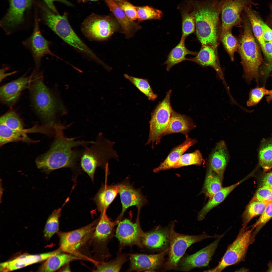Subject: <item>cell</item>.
Returning a JSON list of instances; mask_svg holds the SVG:
<instances>
[{"label":"cell","instance_id":"1","mask_svg":"<svg viewBox=\"0 0 272 272\" xmlns=\"http://www.w3.org/2000/svg\"><path fill=\"white\" fill-rule=\"evenodd\" d=\"M66 126L60 124L54 127L55 137L50 149L36 160L37 167L48 174L63 168H73L80 161L82 151L73 149L78 146L85 147L93 141L76 140L75 138L64 135Z\"/></svg>","mask_w":272,"mask_h":272},{"label":"cell","instance_id":"2","mask_svg":"<svg viewBox=\"0 0 272 272\" xmlns=\"http://www.w3.org/2000/svg\"><path fill=\"white\" fill-rule=\"evenodd\" d=\"M222 3V0L193 1L197 38L201 45L211 46L216 50Z\"/></svg>","mask_w":272,"mask_h":272},{"label":"cell","instance_id":"3","mask_svg":"<svg viewBox=\"0 0 272 272\" xmlns=\"http://www.w3.org/2000/svg\"><path fill=\"white\" fill-rule=\"evenodd\" d=\"M242 17L244 31L239 42L238 49L243 69V77L248 83L253 79L257 82L259 69L262 62V57L245 12L243 13Z\"/></svg>","mask_w":272,"mask_h":272},{"label":"cell","instance_id":"4","mask_svg":"<svg viewBox=\"0 0 272 272\" xmlns=\"http://www.w3.org/2000/svg\"><path fill=\"white\" fill-rule=\"evenodd\" d=\"M115 144L100 133L90 146L85 147L80 158V166L92 181L97 167L105 168L112 159L119 160L118 155L114 148Z\"/></svg>","mask_w":272,"mask_h":272},{"label":"cell","instance_id":"5","mask_svg":"<svg viewBox=\"0 0 272 272\" xmlns=\"http://www.w3.org/2000/svg\"><path fill=\"white\" fill-rule=\"evenodd\" d=\"M44 22L53 31L65 42L93 60L100 59L79 37L73 30L67 19V14L60 15L45 7L42 8Z\"/></svg>","mask_w":272,"mask_h":272},{"label":"cell","instance_id":"6","mask_svg":"<svg viewBox=\"0 0 272 272\" xmlns=\"http://www.w3.org/2000/svg\"><path fill=\"white\" fill-rule=\"evenodd\" d=\"M40 74L35 75L32 86L31 93L37 111L46 122L54 124L52 120L56 112L60 111L65 114V109L62 103L57 101L41 78Z\"/></svg>","mask_w":272,"mask_h":272},{"label":"cell","instance_id":"7","mask_svg":"<svg viewBox=\"0 0 272 272\" xmlns=\"http://www.w3.org/2000/svg\"><path fill=\"white\" fill-rule=\"evenodd\" d=\"M175 224L170 225V240L168 259L163 265L165 271L175 269L187 249L192 244L208 238H218L220 235H210L203 233L196 235L182 234L174 230Z\"/></svg>","mask_w":272,"mask_h":272},{"label":"cell","instance_id":"8","mask_svg":"<svg viewBox=\"0 0 272 272\" xmlns=\"http://www.w3.org/2000/svg\"><path fill=\"white\" fill-rule=\"evenodd\" d=\"M243 227L236 238L227 247L218 265L206 271L220 272L227 267L236 264L245 260L249 246L254 242L252 237L254 228Z\"/></svg>","mask_w":272,"mask_h":272},{"label":"cell","instance_id":"9","mask_svg":"<svg viewBox=\"0 0 272 272\" xmlns=\"http://www.w3.org/2000/svg\"><path fill=\"white\" fill-rule=\"evenodd\" d=\"M115 224V222L108 217L106 212L100 214L90 240L95 262H104L110 256L107 246L113 235Z\"/></svg>","mask_w":272,"mask_h":272},{"label":"cell","instance_id":"10","mask_svg":"<svg viewBox=\"0 0 272 272\" xmlns=\"http://www.w3.org/2000/svg\"><path fill=\"white\" fill-rule=\"evenodd\" d=\"M171 93V90L167 93L164 98L151 113L149 135L146 144H157L166 130L173 110L170 103Z\"/></svg>","mask_w":272,"mask_h":272},{"label":"cell","instance_id":"11","mask_svg":"<svg viewBox=\"0 0 272 272\" xmlns=\"http://www.w3.org/2000/svg\"><path fill=\"white\" fill-rule=\"evenodd\" d=\"M118 29L116 23L108 16L92 14L82 23L81 31L91 40L103 41L108 39Z\"/></svg>","mask_w":272,"mask_h":272},{"label":"cell","instance_id":"12","mask_svg":"<svg viewBox=\"0 0 272 272\" xmlns=\"http://www.w3.org/2000/svg\"><path fill=\"white\" fill-rule=\"evenodd\" d=\"M99 218L90 223L76 229L57 232L60 248L63 251L79 256L77 249L82 244L91 239Z\"/></svg>","mask_w":272,"mask_h":272},{"label":"cell","instance_id":"13","mask_svg":"<svg viewBox=\"0 0 272 272\" xmlns=\"http://www.w3.org/2000/svg\"><path fill=\"white\" fill-rule=\"evenodd\" d=\"M256 5L253 0H222L221 14V31L220 37L232 27L242 22V13L245 8Z\"/></svg>","mask_w":272,"mask_h":272},{"label":"cell","instance_id":"14","mask_svg":"<svg viewBox=\"0 0 272 272\" xmlns=\"http://www.w3.org/2000/svg\"><path fill=\"white\" fill-rule=\"evenodd\" d=\"M139 213L134 223L126 219L120 221L117 223L115 235L119 242L121 248L134 245L143 248L142 239L145 232L140 225Z\"/></svg>","mask_w":272,"mask_h":272},{"label":"cell","instance_id":"15","mask_svg":"<svg viewBox=\"0 0 272 272\" xmlns=\"http://www.w3.org/2000/svg\"><path fill=\"white\" fill-rule=\"evenodd\" d=\"M224 235H221L211 243L196 253L183 258L178 265L179 270L189 271L195 268L207 266Z\"/></svg>","mask_w":272,"mask_h":272},{"label":"cell","instance_id":"16","mask_svg":"<svg viewBox=\"0 0 272 272\" xmlns=\"http://www.w3.org/2000/svg\"><path fill=\"white\" fill-rule=\"evenodd\" d=\"M23 46L28 49L32 55L37 67L40 66L42 57L49 55L59 58L51 51L50 42L43 36L40 30L38 22H35L33 31L31 36L22 43Z\"/></svg>","mask_w":272,"mask_h":272},{"label":"cell","instance_id":"17","mask_svg":"<svg viewBox=\"0 0 272 272\" xmlns=\"http://www.w3.org/2000/svg\"><path fill=\"white\" fill-rule=\"evenodd\" d=\"M119 194L122 209L115 224L121 220L125 212L130 207L134 206L140 212L141 208L147 203V200L139 190L134 188L129 183L124 182L116 185Z\"/></svg>","mask_w":272,"mask_h":272},{"label":"cell","instance_id":"18","mask_svg":"<svg viewBox=\"0 0 272 272\" xmlns=\"http://www.w3.org/2000/svg\"><path fill=\"white\" fill-rule=\"evenodd\" d=\"M168 251L169 248H167L155 254H130L129 256L130 265L127 271H155L162 264Z\"/></svg>","mask_w":272,"mask_h":272},{"label":"cell","instance_id":"19","mask_svg":"<svg viewBox=\"0 0 272 272\" xmlns=\"http://www.w3.org/2000/svg\"><path fill=\"white\" fill-rule=\"evenodd\" d=\"M10 6L8 12L1 22L6 33L9 34L12 30L21 24L23 15L26 9L29 7L32 0H9Z\"/></svg>","mask_w":272,"mask_h":272},{"label":"cell","instance_id":"20","mask_svg":"<svg viewBox=\"0 0 272 272\" xmlns=\"http://www.w3.org/2000/svg\"><path fill=\"white\" fill-rule=\"evenodd\" d=\"M62 251L59 248L52 252L36 255L24 254L12 260L0 264L1 272L12 271L43 261L50 256Z\"/></svg>","mask_w":272,"mask_h":272},{"label":"cell","instance_id":"21","mask_svg":"<svg viewBox=\"0 0 272 272\" xmlns=\"http://www.w3.org/2000/svg\"><path fill=\"white\" fill-rule=\"evenodd\" d=\"M229 158L226 143L224 141L221 140L217 143L210 154L208 161L209 167L222 179Z\"/></svg>","mask_w":272,"mask_h":272},{"label":"cell","instance_id":"22","mask_svg":"<svg viewBox=\"0 0 272 272\" xmlns=\"http://www.w3.org/2000/svg\"><path fill=\"white\" fill-rule=\"evenodd\" d=\"M169 228H158L145 232L142 239L143 246L151 250L164 249L169 244Z\"/></svg>","mask_w":272,"mask_h":272},{"label":"cell","instance_id":"23","mask_svg":"<svg viewBox=\"0 0 272 272\" xmlns=\"http://www.w3.org/2000/svg\"><path fill=\"white\" fill-rule=\"evenodd\" d=\"M30 81V77L23 76L2 86L0 89L1 100L7 104L15 102Z\"/></svg>","mask_w":272,"mask_h":272},{"label":"cell","instance_id":"24","mask_svg":"<svg viewBox=\"0 0 272 272\" xmlns=\"http://www.w3.org/2000/svg\"><path fill=\"white\" fill-rule=\"evenodd\" d=\"M216 50L212 47L202 45L199 51L195 57L189 58V61L197 63L202 67L209 66L216 72L219 77L223 78V74L218 62Z\"/></svg>","mask_w":272,"mask_h":272},{"label":"cell","instance_id":"25","mask_svg":"<svg viewBox=\"0 0 272 272\" xmlns=\"http://www.w3.org/2000/svg\"><path fill=\"white\" fill-rule=\"evenodd\" d=\"M197 142L196 139H192L187 135H186V139L184 142L174 148L164 160L158 167L154 169V171L158 172L174 168L175 164L184 153Z\"/></svg>","mask_w":272,"mask_h":272},{"label":"cell","instance_id":"26","mask_svg":"<svg viewBox=\"0 0 272 272\" xmlns=\"http://www.w3.org/2000/svg\"><path fill=\"white\" fill-rule=\"evenodd\" d=\"M195 127V124L189 117L173 110L168 124L163 136L175 133L187 135Z\"/></svg>","mask_w":272,"mask_h":272},{"label":"cell","instance_id":"27","mask_svg":"<svg viewBox=\"0 0 272 272\" xmlns=\"http://www.w3.org/2000/svg\"><path fill=\"white\" fill-rule=\"evenodd\" d=\"M106 2L121 26L127 38L133 36L135 32L141 28V26L129 19L114 1L106 0Z\"/></svg>","mask_w":272,"mask_h":272},{"label":"cell","instance_id":"28","mask_svg":"<svg viewBox=\"0 0 272 272\" xmlns=\"http://www.w3.org/2000/svg\"><path fill=\"white\" fill-rule=\"evenodd\" d=\"M82 258L63 251L59 252L48 258L40 266L38 271L53 272L71 261Z\"/></svg>","mask_w":272,"mask_h":272},{"label":"cell","instance_id":"29","mask_svg":"<svg viewBox=\"0 0 272 272\" xmlns=\"http://www.w3.org/2000/svg\"><path fill=\"white\" fill-rule=\"evenodd\" d=\"M118 193L116 185H104L101 187L93 198L97 209L100 214L106 212Z\"/></svg>","mask_w":272,"mask_h":272},{"label":"cell","instance_id":"30","mask_svg":"<svg viewBox=\"0 0 272 272\" xmlns=\"http://www.w3.org/2000/svg\"><path fill=\"white\" fill-rule=\"evenodd\" d=\"M185 39L181 37L178 45L170 52L167 59L164 64L166 65V69L168 71L174 65L184 61L189 60V58L186 57L188 54L196 55L197 52L191 51L188 49L185 45Z\"/></svg>","mask_w":272,"mask_h":272},{"label":"cell","instance_id":"31","mask_svg":"<svg viewBox=\"0 0 272 272\" xmlns=\"http://www.w3.org/2000/svg\"><path fill=\"white\" fill-rule=\"evenodd\" d=\"M244 180H242L230 186L222 188L215 194L199 212L197 216L198 220L200 221L203 220L210 211L222 202L229 194Z\"/></svg>","mask_w":272,"mask_h":272},{"label":"cell","instance_id":"32","mask_svg":"<svg viewBox=\"0 0 272 272\" xmlns=\"http://www.w3.org/2000/svg\"><path fill=\"white\" fill-rule=\"evenodd\" d=\"M187 7L182 11V38L186 39L193 33L195 28V20L193 1L190 0Z\"/></svg>","mask_w":272,"mask_h":272},{"label":"cell","instance_id":"33","mask_svg":"<svg viewBox=\"0 0 272 272\" xmlns=\"http://www.w3.org/2000/svg\"><path fill=\"white\" fill-rule=\"evenodd\" d=\"M202 192L211 199L214 195L222 188V179L214 171L209 167Z\"/></svg>","mask_w":272,"mask_h":272},{"label":"cell","instance_id":"34","mask_svg":"<svg viewBox=\"0 0 272 272\" xmlns=\"http://www.w3.org/2000/svg\"><path fill=\"white\" fill-rule=\"evenodd\" d=\"M250 6L246 7L244 11L249 20L254 36L259 43L263 51L265 45L263 35L260 17L251 8Z\"/></svg>","mask_w":272,"mask_h":272},{"label":"cell","instance_id":"35","mask_svg":"<svg viewBox=\"0 0 272 272\" xmlns=\"http://www.w3.org/2000/svg\"><path fill=\"white\" fill-rule=\"evenodd\" d=\"M270 203L264 201H250L242 216V227H245L253 218L261 215Z\"/></svg>","mask_w":272,"mask_h":272},{"label":"cell","instance_id":"36","mask_svg":"<svg viewBox=\"0 0 272 272\" xmlns=\"http://www.w3.org/2000/svg\"><path fill=\"white\" fill-rule=\"evenodd\" d=\"M68 199H67L61 207L54 210L48 218L44 231V237L47 240H50L55 234L59 231V220L61 216L62 208Z\"/></svg>","mask_w":272,"mask_h":272},{"label":"cell","instance_id":"37","mask_svg":"<svg viewBox=\"0 0 272 272\" xmlns=\"http://www.w3.org/2000/svg\"><path fill=\"white\" fill-rule=\"evenodd\" d=\"M127 256L125 254H119L114 259L107 262L95 263V272H119L126 261Z\"/></svg>","mask_w":272,"mask_h":272},{"label":"cell","instance_id":"38","mask_svg":"<svg viewBox=\"0 0 272 272\" xmlns=\"http://www.w3.org/2000/svg\"><path fill=\"white\" fill-rule=\"evenodd\" d=\"M259 163L265 171L272 168V139L264 140L259 153Z\"/></svg>","mask_w":272,"mask_h":272},{"label":"cell","instance_id":"39","mask_svg":"<svg viewBox=\"0 0 272 272\" xmlns=\"http://www.w3.org/2000/svg\"><path fill=\"white\" fill-rule=\"evenodd\" d=\"M0 123L15 131L25 134L26 130L24 129L23 123L18 115L14 111L9 112L0 117Z\"/></svg>","mask_w":272,"mask_h":272},{"label":"cell","instance_id":"40","mask_svg":"<svg viewBox=\"0 0 272 272\" xmlns=\"http://www.w3.org/2000/svg\"><path fill=\"white\" fill-rule=\"evenodd\" d=\"M124 76L146 95L149 100L153 101L156 98L157 95L153 91L147 79L133 77L126 74H124Z\"/></svg>","mask_w":272,"mask_h":272},{"label":"cell","instance_id":"41","mask_svg":"<svg viewBox=\"0 0 272 272\" xmlns=\"http://www.w3.org/2000/svg\"><path fill=\"white\" fill-rule=\"evenodd\" d=\"M204 161L202 155L198 150L183 154L175 164L174 168L191 165H201Z\"/></svg>","mask_w":272,"mask_h":272},{"label":"cell","instance_id":"42","mask_svg":"<svg viewBox=\"0 0 272 272\" xmlns=\"http://www.w3.org/2000/svg\"><path fill=\"white\" fill-rule=\"evenodd\" d=\"M220 39L231 60L233 61L234 54L238 49L239 42L232 35L231 30L225 33Z\"/></svg>","mask_w":272,"mask_h":272},{"label":"cell","instance_id":"43","mask_svg":"<svg viewBox=\"0 0 272 272\" xmlns=\"http://www.w3.org/2000/svg\"><path fill=\"white\" fill-rule=\"evenodd\" d=\"M139 21L152 19H160L163 13L160 10L151 7L146 6L136 7Z\"/></svg>","mask_w":272,"mask_h":272},{"label":"cell","instance_id":"44","mask_svg":"<svg viewBox=\"0 0 272 272\" xmlns=\"http://www.w3.org/2000/svg\"><path fill=\"white\" fill-rule=\"evenodd\" d=\"M272 218V202L267 206L263 213L256 222L252 226L254 230L252 233V237L255 239L257 234L263 226Z\"/></svg>","mask_w":272,"mask_h":272},{"label":"cell","instance_id":"45","mask_svg":"<svg viewBox=\"0 0 272 272\" xmlns=\"http://www.w3.org/2000/svg\"><path fill=\"white\" fill-rule=\"evenodd\" d=\"M269 91L264 86H258L252 89L250 91L249 98L247 102V106L252 107L256 105L264 96L268 95Z\"/></svg>","mask_w":272,"mask_h":272},{"label":"cell","instance_id":"46","mask_svg":"<svg viewBox=\"0 0 272 272\" xmlns=\"http://www.w3.org/2000/svg\"><path fill=\"white\" fill-rule=\"evenodd\" d=\"M254 201L272 202V189L263 185L257 190L250 201Z\"/></svg>","mask_w":272,"mask_h":272},{"label":"cell","instance_id":"47","mask_svg":"<svg viewBox=\"0 0 272 272\" xmlns=\"http://www.w3.org/2000/svg\"><path fill=\"white\" fill-rule=\"evenodd\" d=\"M117 4L131 20L133 21L138 19L137 12L136 6L125 1L120 2Z\"/></svg>","mask_w":272,"mask_h":272},{"label":"cell","instance_id":"48","mask_svg":"<svg viewBox=\"0 0 272 272\" xmlns=\"http://www.w3.org/2000/svg\"><path fill=\"white\" fill-rule=\"evenodd\" d=\"M263 35L265 41H272V30L260 17Z\"/></svg>","mask_w":272,"mask_h":272},{"label":"cell","instance_id":"49","mask_svg":"<svg viewBox=\"0 0 272 272\" xmlns=\"http://www.w3.org/2000/svg\"><path fill=\"white\" fill-rule=\"evenodd\" d=\"M263 52L270 63L272 62V41L266 42Z\"/></svg>","mask_w":272,"mask_h":272},{"label":"cell","instance_id":"50","mask_svg":"<svg viewBox=\"0 0 272 272\" xmlns=\"http://www.w3.org/2000/svg\"><path fill=\"white\" fill-rule=\"evenodd\" d=\"M49 7L54 12L58 13L55 7L53 4L54 1H58L61 2L66 5L71 6L72 5L71 3L66 0H44Z\"/></svg>","mask_w":272,"mask_h":272},{"label":"cell","instance_id":"51","mask_svg":"<svg viewBox=\"0 0 272 272\" xmlns=\"http://www.w3.org/2000/svg\"><path fill=\"white\" fill-rule=\"evenodd\" d=\"M263 185L267 186L272 189V172L266 174L262 180Z\"/></svg>","mask_w":272,"mask_h":272},{"label":"cell","instance_id":"52","mask_svg":"<svg viewBox=\"0 0 272 272\" xmlns=\"http://www.w3.org/2000/svg\"><path fill=\"white\" fill-rule=\"evenodd\" d=\"M272 71V62L267 64L263 69L261 74L264 81H265Z\"/></svg>","mask_w":272,"mask_h":272},{"label":"cell","instance_id":"53","mask_svg":"<svg viewBox=\"0 0 272 272\" xmlns=\"http://www.w3.org/2000/svg\"><path fill=\"white\" fill-rule=\"evenodd\" d=\"M60 271L62 272H70L71 269L69 263H67L61 268Z\"/></svg>","mask_w":272,"mask_h":272},{"label":"cell","instance_id":"54","mask_svg":"<svg viewBox=\"0 0 272 272\" xmlns=\"http://www.w3.org/2000/svg\"><path fill=\"white\" fill-rule=\"evenodd\" d=\"M15 73V72H14L11 73H4V72L2 69V70H1V76H0V81H1L5 77H7V76L10 75L13 73Z\"/></svg>","mask_w":272,"mask_h":272},{"label":"cell","instance_id":"55","mask_svg":"<svg viewBox=\"0 0 272 272\" xmlns=\"http://www.w3.org/2000/svg\"><path fill=\"white\" fill-rule=\"evenodd\" d=\"M267 101L269 103L272 100V90H269L268 95L266 97Z\"/></svg>","mask_w":272,"mask_h":272},{"label":"cell","instance_id":"56","mask_svg":"<svg viewBox=\"0 0 272 272\" xmlns=\"http://www.w3.org/2000/svg\"><path fill=\"white\" fill-rule=\"evenodd\" d=\"M268 269L267 271L272 272V262H270L268 264Z\"/></svg>","mask_w":272,"mask_h":272},{"label":"cell","instance_id":"57","mask_svg":"<svg viewBox=\"0 0 272 272\" xmlns=\"http://www.w3.org/2000/svg\"><path fill=\"white\" fill-rule=\"evenodd\" d=\"M268 20L269 23L272 26V15L270 16V17L269 18Z\"/></svg>","mask_w":272,"mask_h":272},{"label":"cell","instance_id":"58","mask_svg":"<svg viewBox=\"0 0 272 272\" xmlns=\"http://www.w3.org/2000/svg\"><path fill=\"white\" fill-rule=\"evenodd\" d=\"M270 9L272 13V4H271L270 6Z\"/></svg>","mask_w":272,"mask_h":272},{"label":"cell","instance_id":"59","mask_svg":"<svg viewBox=\"0 0 272 272\" xmlns=\"http://www.w3.org/2000/svg\"><path fill=\"white\" fill-rule=\"evenodd\" d=\"M84 0L85 1V0ZM87 0L89 1H96L99 0Z\"/></svg>","mask_w":272,"mask_h":272},{"label":"cell","instance_id":"60","mask_svg":"<svg viewBox=\"0 0 272 272\" xmlns=\"http://www.w3.org/2000/svg\"><path fill=\"white\" fill-rule=\"evenodd\" d=\"M78 0V1H81V0H82V1H83V2H85V1H84V0Z\"/></svg>","mask_w":272,"mask_h":272},{"label":"cell","instance_id":"61","mask_svg":"<svg viewBox=\"0 0 272 272\" xmlns=\"http://www.w3.org/2000/svg\"><path fill=\"white\" fill-rule=\"evenodd\" d=\"M115 0L120 1V0Z\"/></svg>","mask_w":272,"mask_h":272}]
</instances>
